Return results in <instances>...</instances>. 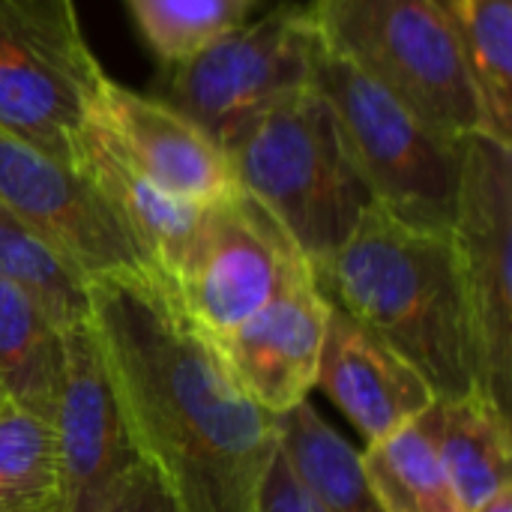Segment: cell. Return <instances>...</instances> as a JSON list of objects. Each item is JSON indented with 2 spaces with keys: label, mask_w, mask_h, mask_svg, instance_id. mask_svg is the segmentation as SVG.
<instances>
[{
  "label": "cell",
  "mask_w": 512,
  "mask_h": 512,
  "mask_svg": "<svg viewBox=\"0 0 512 512\" xmlns=\"http://www.w3.org/2000/svg\"><path fill=\"white\" fill-rule=\"evenodd\" d=\"M360 468L384 512H465L420 420L369 444Z\"/></svg>",
  "instance_id": "19"
},
{
  "label": "cell",
  "mask_w": 512,
  "mask_h": 512,
  "mask_svg": "<svg viewBox=\"0 0 512 512\" xmlns=\"http://www.w3.org/2000/svg\"><path fill=\"white\" fill-rule=\"evenodd\" d=\"M0 282L30 291L66 330L90 315L87 282L0 204Z\"/></svg>",
  "instance_id": "23"
},
{
  "label": "cell",
  "mask_w": 512,
  "mask_h": 512,
  "mask_svg": "<svg viewBox=\"0 0 512 512\" xmlns=\"http://www.w3.org/2000/svg\"><path fill=\"white\" fill-rule=\"evenodd\" d=\"M105 512H183L168 480L159 474L156 465H150L147 459L138 462V468L132 471V477L126 480V486L120 489V495L108 504Z\"/></svg>",
  "instance_id": "24"
},
{
  "label": "cell",
  "mask_w": 512,
  "mask_h": 512,
  "mask_svg": "<svg viewBox=\"0 0 512 512\" xmlns=\"http://www.w3.org/2000/svg\"><path fill=\"white\" fill-rule=\"evenodd\" d=\"M144 45L174 66L243 27L261 0H123Z\"/></svg>",
  "instance_id": "21"
},
{
  "label": "cell",
  "mask_w": 512,
  "mask_h": 512,
  "mask_svg": "<svg viewBox=\"0 0 512 512\" xmlns=\"http://www.w3.org/2000/svg\"><path fill=\"white\" fill-rule=\"evenodd\" d=\"M276 441L321 512H384L363 477L360 453L318 417L309 399L276 417Z\"/></svg>",
  "instance_id": "18"
},
{
  "label": "cell",
  "mask_w": 512,
  "mask_h": 512,
  "mask_svg": "<svg viewBox=\"0 0 512 512\" xmlns=\"http://www.w3.org/2000/svg\"><path fill=\"white\" fill-rule=\"evenodd\" d=\"M240 192L321 273L372 204L324 96L309 87L267 108L231 144Z\"/></svg>",
  "instance_id": "3"
},
{
  "label": "cell",
  "mask_w": 512,
  "mask_h": 512,
  "mask_svg": "<svg viewBox=\"0 0 512 512\" xmlns=\"http://www.w3.org/2000/svg\"><path fill=\"white\" fill-rule=\"evenodd\" d=\"M93 117L120 153L162 192L204 207L240 192L228 153L156 93L108 78Z\"/></svg>",
  "instance_id": "13"
},
{
  "label": "cell",
  "mask_w": 512,
  "mask_h": 512,
  "mask_svg": "<svg viewBox=\"0 0 512 512\" xmlns=\"http://www.w3.org/2000/svg\"><path fill=\"white\" fill-rule=\"evenodd\" d=\"M330 300L297 255L273 297L243 324L213 339L240 387L273 417L309 399L327 333Z\"/></svg>",
  "instance_id": "12"
},
{
  "label": "cell",
  "mask_w": 512,
  "mask_h": 512,
  "mask_svg": "<svg viewBox=\"0 0 512 512\" xmlns=\"http://www.w3.org/2000/svg\"><path fill=\"white\" fill-rule=\"evenodd\" d=\"M315 54L318 30L309 3H279L198 54L162 66L159 99L228 150L267 108L312 87Z\"/></svg>",
  "instance_id": "7"
},
{
  "label": "cell",
  "mask_w": 512,
  "mask_h": 512,
  "mask_svg": "<svg viewBox=\"0 0 512 512\" xmlns=\"http://www.w3.org/2000/svg\"><path fill=\"white\" fill-rule=\"evenodd\" d=\"M318 39L450 141L489 129V114L441 0H312ZM495 138V135H492Z\"/></svg>",
  "instance_id": "4"
},
{
  "label": "cell",
  "mask_w": 512,
  "mask_h": 512,
  "mask_svg": "<svg viewBox=\"0 0 512 512\" xmlns=\"http://www.w3.org/2000/svg\"><path fill=\"white\" fill-rule=\"evenodd\" d=\"M300 252L243 192L207 204L198 240L168 294L213 339L249 321Z\"/></svg>",
  "instance_id": "11"
},
{
  "label": "cell",
  "mask_w": 512,
  "mask_h": 512,
  "mask_svg": "<svg viewBox=\"0 0 512 512\" xmlns=\"http://www.w3.org/2000/svg\"><path fill=\"white\" fill-rule=\"evenodd\" d=\"M105 81L75 0H0V132L75 168Z\"/></svg>",
  "instance_id": "6"
},
{
  "label": "cell",
  "mask_w": 512,
  "mask_h": 512,
  "mask_svg": "<svg viewBox=\"0 0 512 512\" xmlns=\"http://www.w3.org/2000/svg\"><path fill=\"white\" fill-rule=\"evenodd\" d=\"M471 75L480 87L489 129L512 144V0H441Z\"/></svg>",
  "instance_id": "20"
},
{
  "label": "cell",
  "mask_w": 512,
  "mask_h": 512,
  "mask_svg": "<svg viewBox=\"0 0 512 512\" xmlns=\"http://www.w3.org/2000/svg\"><path fill=\"white\" fill-rule=\"evenodd\" d=\"M315 282L330 303L417 369L435 399L483 390L471 306L450 234L405 225L369 204Z\"/></svg>",
  "instance_id": "2"
},
{
  "label": "cell",
  "mask_w": 512,
  "mask_h": 512,
  "mask_svg": "<svg viewBox=\"0 0 512 512\" xmlns=\"http://www.w3.org/2000/svg\"><path fill=\"white\" fill-rule=\"evenodd\" d=\"M90 324L141 456L183 512H255L276 417L156 279L87 282Z\"/></svg>",
  "instance_id": "1"
},
{
  "label": "cell",
  "mask_w": 512,
  "mask_h": 512,
  "mask_svg": "<svg viewBox=\"0 0 512 512\" xmlns=\"http://www.w3.org/2000/svg\"><path fill=\"white\" fill-rule=\"evenodd\" d=\"M0 204L84 282L156 279L144 252L78 168L6 132H0Z\"/></svg>",
  "instance_id": "9"
},
{
  "label": "cell",
  "mask_w": 512,
  "mask_h": 512,
  "mask_svg": "<svg viewBox=\"0 0 512 512\" xmlns=\"http://www.w3.org/2000/svg\"><path fill=\"white\" fill-rule=\"evenodd\" d=\"M450 237L471 306L480 384L512 417V144L486 132L462 141Z\"/></svg>",
  "instance_id": "8"
},
{
  "label": "cell",
  "mask_w": 512,
  "mask_h": 512,
  "mask_svg": "<svg viewBox=\"0 0 512 512\" xmlns=\"http://www.w3.org/2000/svg\"><path fill=\"white\" fill-rule=\"evenodd\" d=\"M312 87L330 105L372 204L405 225L450 234L465 138L450 141L429 129L321 39Z\"/></svg>",
  "instance_id": "5"
},
{
  "label": "cell",
  "mask_w": 512,
  "mask_h": 512,
  "mask_svg": "<svg viewBox=\"0 0 512 512\" xmlns=\"http://www.w3.org/2000/svg\"><path fill=\"white\" fill-rule=\"evenodd\" d=\"M45 512H60V507H51V510H45Z\"/></svg>",
  "instance_id": "28"
},
{
  "label": "cell",
  "mask_w": 512,
  "mask_h": 512,
  "mask_svg": "<svg viewBox=\"0 0 512 512\" xmlns=\"http://www.w3.org/2000/svg\"><path fill=\"white\" fill-rule=\"evenodd\" d=\"M474 512H512V486H504L498 495H492L483 507Z\"/></svg>",
  "instance_id": "26"
},
{
  "label": "cell",
  "mask_w": 512,
  "mask_h": 512,
  "mask_svg": "<svg viewBox=\"0 0 512 512\" xmlns=\"http://www.w3.org/2000/svg\"><path fill=\"white\" fill-rule=\"evenodd\" d=\"M63 378V327L21 285L0 282V393L51 420Z\"/></svg>",
  "instance_id": "17"
},
{
  "label": "cell",
  "mask_w": 512,
  "mask_h": 512,
  "mask_svg": "<svg viewBox=\"0 0 512 512\" xmlns=\"http://www.w3.org/2000/svg\"><path fill=\"white\" fill-rule=\"evenodd\" d=\"M420 426L432 438L465 512L512 486V417L486 390L477 387L456 399H438L420 417Z\"/></svg>",
  "instance_id": "16"
},
{
  "label": "cell",
  "mask_w": 512,
  "mask_h": 512,
  "mask_svg": "<svg viewBox=\"0 0 512 512\" xmlns=\"http://www.w3.org/2000/svg\"><path fill=\"white\" fill-rule=\"evenodd\" d=\"M75 168L96 186V192L105 198L111 213L129 231L147 264L153 267L156 279L168 291L198 240L204 204L180 201L150 183L120 153V147L111 141V135L99 126L96 117L81 138Z\"/></svg>",
  "instance_id": "15"
},
{
  "label": "cell",
  "mask_w": 512,
  "mask_h": 512,
  "mask_svg": "<svg viewBox=\"0 0 512 512\" xmlns=\"http://www.w3.org/2000/svg\"><path fill=\"white\" fill-rule=\"evenodd\" d=\"M6 405H9V399H6V396H3V393H0V411H3V408H6Z\"/></svg>",
  "instance_id": "27"
},
{
  "label": "cell",
  "mask_w": 512,
  "mask_h": 512,
  "mask_svg": "<svg viewBox=\"0 0 512 512\" xmlns=\"http://www.w3.org/2000/svg\"><path fill=\"white\" fill-rule=\"evenodd\" d=\"M255 512H321L309 489L300 483V477L291 471L288 459L276 447V456L264 474L261 492H258V510Z\"/></svg>",
  "instance_id": "25"
},
{
  "label": "cell",
  "mask_w": 512,
  "mask_h": 512,
  "mask_svg": "<svg viewBox=\"0 0 512 512\" xmlns=\"http://www.w3.org/2000/svg\"><path fill=\"white\" fill-rule=\"evenodd\" d=\"M60 501L51 423L15 408L0 411V512H45Z\"/></svg>",
  "instance_id": "22"
},
{
  "label": "cell",
  "mask_w": 512,
  "mask_h": 512,
  "mask_svg": "<svg viewBox=\"0 0 512 512\" xmlns=\"http://www.w3.org/2000/svg\"><path fill=\"white\" fill-rule=\"evenodd\" d=\"M48 423L60 468V512H105L144 456L90 315L63 330V378Z\"/></svg>",
  "instance_id": "10"
},
{
  "label": "cell",
  "mask_w": 512,
  "mask_h": 512,
  "mask_svg": "<svg viewBox=\"0 0 512 512\" xmlns=\"http://www.w3.org/2000/svg\"><path fill=\"white\" fill-rule=\"evenodd\" d=\"M315 387L357 426L366 447L417 423L438 402L417 369L336 303H330Z\"/></svg>",
  "instance_id": "14"
}]
</instances>
